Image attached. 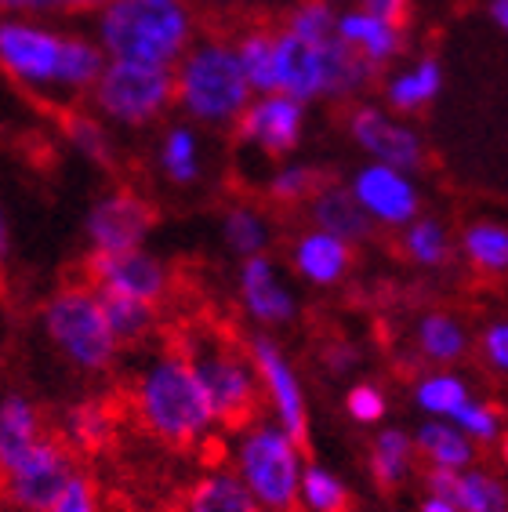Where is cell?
<instances>
[{"label": "cell", "instance_id": "cell-2", "mask_svg": "<svg viewBox=\"0 0 508 512\" xmlns=\"http://www.w3.org/2000/svg\"><path fill=\"white\" fill-rule=\"evenodd\" d=\"M98 44L109 59L175 69L196 44V15L186 0H109L98 11Z\"/></svg>", "mask_w": 508, "mask_h": 512}, {"label": "cell", "instance_id": "cell-39", "mask_svg": "<svg viewBox=\"0 0 508 512\" xmlns=\"http://www.w3.org/2000/svg\"><path fill=\"white\" fill-rule=\"evenodd\" d=\"M298 509L305 512H349V487L342 476H334L323 465H305L302 473V494H298Z\"/></svg>", "mask_w": 508, "mask_h": 512}, {"label": "cell", "instance_id": "cell-11", "mask_svg": "<svg viewBox=\"0 0 508 512\" xmlns=\"http://www.w3.org/2000/svg\"><path fill=\"white\" fill-rule=\"evenodd\" d=\"M345 128L349 138L378 164L400 171H421L425 168V142L414 128H407L403 120L389 117L385 109L371 106V102H356L345 113Z\"/></svg>", "mask_w": 508, "mask_h": 512}, {"label": "cell", "instance_id": "cell-47", "mask_svg": "<svg viewBox=\"0 0 508 512\" xmlns=\"http://www.w3.org/2000/svg\"><path fill=\"white\" fill-rule=\"evenodd\" d=\"M360 8L403 26V22H407V11H411V0H360Z\"/></svg>", "mask_w": 508, "mask_h": 512}, {"label": "cell", "instance_id": "cell-15", "mask_svg": "<svg viewBox=\"0 0 508 512\" xmlns=\"http://www.w3.org/2000/svg\"><path fill=\"white\" fill-rule=\"evenodd\" d=\"M352 197L360 200V207L389 229H407L418 218V186L411 182V175L389 164L371 160L367 168H360L349 182Z\"/></svg>", "mask_w": 508, "mask_h": 512}, {"label": "cell", "instance_id": "cell-50", "mask_svg": "<svg viewBox=\"0 0 508 512\" xmlns=\"http://www.w3.org/2000/svg\"><path fill=\"white\" fill-rule=\"evenodd\" d=\"M421 512H465V509H461V505H454L450 498H440V494H425Z\"/></svg>", "mask_w": 508, "mask_h": 512}, {"label": "cell", "instance_id": "cell-4", "mask_svg": "<svg viewBox=\"0 0 508 512\" xmlns=\"http://www.w3.org/2000/svg\"><path fill=\"white\" fill-rule=\"evenodd\" d=\"M178 349L186 353V360L204 382L207 396L218 411V422L236 429V433H244L247 425L258 422L265 393L258 367H254L251 345L225 335L215 324H200L186 327L178 335Z\"/></svg>", "mask_w": 508, "mask_h": 512}, {"label": "cell", "instance_id": "cell-48", "mask_svg": "<svg viewBox=\"0 0 508 512\" xmlns=\"http://www.w3.org/2000/svg\"><path fill=\"white\" fill-rule=\"evenodd\" d=\"M109 0H37L40 11H69V15H84V11H102Z\"/></svg>", "mask_w": 508, "mask_h": 512}, {"label": "cell", "instance_id": "cell-44", "mask_svg": "<svg viewBox=\"0 0 508 512\" xmlns=\"http://www.w3.org/2000/svg\"><path fill=\"white\" fill-rule=\"evenodd\" d=\"M48 512H98V494H95V483L88 476H73V483L66 487L59 502L51 505Z\"/></svg>", "mask_w": 508, "mask_h": 512}, {"label": "cell", "instance_id": "cell-52", "mask_svg": "<svg viewBox=\"0 0 508 512\" xmlns=\"http://www.w3.org/2000/svg\"><path fill=\"white\" fill-rule=\"evenodd\" d=\"M501 458H505V465H508V433H505V440H501Z\"/></svg>", "mask_w": 508, "mask_h": 512}, {"label": "cell", "instance_id": "cell-5", "mask_svg": "<svg viewBox=\"0 0 508 512\" xmlns=\"http://www.w3.org/2000/svg\"><path fill=\"white\" fill-rule=\"evenodd\" d=\"M298 451L302 447L294 444L280 422H262L258 418L236 436L233 469L265 512H298V494H302L305 473Z\"/></svg>", "mask_w": 508, "mask_h": 512}, {"label": "cell", "instance_id": "cell-23", "mask_svg": "<svg viewBox=\"0 0 508 512\" xmlns=\"http://www.w3.org/2000/svg\"><path fill=\"white\" fill-rule=\"evenodd\" d=\"M44 440L40 411L22 393H8L0 404V469L8 473Z\"/></svg>", "mask_w": 508, "mask_h": 512}, {"label": "cell", "instance_id": "cell-36", "mask_svg": "<svg viewBox=\"0 0 508 512\" xmlns=\"http://www.w3.org/2000/svg\"><path fill=\"white\" fill-rule=\"evenodd\" d=\"M62 131L80 157H88L91 164H102V168L113 164V138L98 117H91L84 109H62Z\"/></svg>", "mask_w": 508, "mask_h": 512}, {"label": "cell", "instance_id": "cell-41", "mask_svg": "<svg viewBox=\"0 0 508 512\" xmlns=\"http://www.w3.org/2000/svg\"><path fill=\"white\" fill-rule=\"evenodd\" d=\"M109 436V414L98 404H80L66 414V440L80 447V451H98Z\"/></svg>", "mask_w": 508, "mask_h": 512}, {"label": "cell", "instance_id": "cell-22", "mask_svg": "<svg viewBox=\"0 0 508 512\" xmlns=\"http://www.w3.org/2000/svg\"><path fill=\"white\" fill-rule=\"evenodd\" d=\"M320 55H323V99H331V102L356 99L360 91H367L374 80L381 77L378 69L363 59L356 48H349L342 37H334L331 44H323Z\"/></svg>", "mask_w": 508, "mask_h": 512}, {"label": "cell", "instance_id": "cell-28", "mask_svg": "<svg viewBox=\"0 0 508 512\" xmlns=\"http://www.w3.org/2000/svg\"><path fill=\"white\" fill-rule=\"evenodd\" d=\"M109 66V55L102 44L88 37H66L62 40V59H59V80H55V88L69 91V95H80V91H88L98 84V77L106 73Z\"/></svg>", "mask_w": 508, "mask_h": 512}, {"label": "cell", "instance_id": "cell-27", "mask_svg": "<svg viewBox=\"0 0 508 512\" xmlns=\"http://www.w3.org/2000/svg\"><path fill=\"white\" fill-rule=\"evenodd\" d=\"M443 88V66L440 59H418L414 66H407L403 73L385 80V99H389L392 109H400V113H414V109L429 106Z\"/></svg>", "mask_w": 508, "mask_h": 512}, {"label": "cell", "instance_id": "cell-34", "mask_svg": "<svg viewBox=\"0 0 508 512\" xmlns=\"http://www.w3.org/2000/svg\"><path fill=\"white\" fill-rule=\"evenodd\" d=\"M469 400H472L469 385L461 382L458 375H450V371H432L429 378H421L414 385V404L429 414V418H447L450 422Z\"/></svg>", "mask_w": 508, "mask_h": 512}, {"label": "cell", "instance_id": "cell-17", "mask_svg": "<svg viewBox=\"0 0 508 512\" xmlns=\"http://www.w3.org/2000/svg\"><path fill=\"white\" fill-rule=\"evenodd\" d=\"M421 480H425V491L429 494L450 498V502L461 505L465 512H508L505 483L494 473H487V469L454 473V469H436V465H429Z\"/></svg>", "mask_w": 508, "mask_h": 512}, {"label": "cell", "instance_id": "cell-33", "mask_svg": "<svg viewBox=\"0 0 508 512\" xmlns=\"http://www.w3.org/2000/svg\"><path fill=\"white\" fill-rule=\"evenodd\" d=\"M160 171L171 186H193L200 178V138L189 124H175L160 138Z\"/></svg>", "mask_w": 508, "mask_h": 512}, {"label": "cell", "instance_id": "cell-29", "mask_svg": "<svg viewBox=\"0 0 508 512\" xmlns=\"http://www.w3.org/2000/svg\"><path fill=\"white\" fill-rule=\"evenodd\" d=\"M414 342H418V353L436 367L458 364L461 356L469 353V335L461 327L458 316L450 313H425L418 320V331H414Z\"/></svg>", "mask_w": 508, "mask_h": 512}, {"label": "cell", "instance_id": "cell-31", "mask_svg": "<svg viewBox=\"0 0 508 512\" xmlns=\"http://www.w3.org/2000/svg\"><path fill=\"white\" fill-rule=\"evenodd\" d=\"M461 251L469 258V266L483 276L508 273V229L498 222H469L461 233Z\"/></svg>", "mask_w": 508, "mask_h": 512}, {"label": "cell", "instance_id": "cell-53", "mask_svg": "<svg viewBox=\"0 0 508 512\" xmlns=\"http://www.w3.org/2000/svg\"><path fill=\"white\" fill-rule=\"evenodd\" d=\"M331 4H334V0H331Z\"/></svg>", "mask_w": 508, "mask_h": 512}, {"label": "cell", "instance_id": "cell-35", "mask_svg": "<svg viewBox=\"0 0 508 512\" xmlns=\"http://www.w3.org/2000/svg\"><path fill=\"white\" fill-rule=\"evenodd\" d=\"M403 255L421 269H443L450 262V237L436 218H414L403 229Z\"/></svg>", "mask_w": 508, "mask_h": 512}, {"label": "cell", "instance_id": "cell-6", "mask_svg": "<svg viewBox=\"0 0 508 512\" xmlns=\"http://www.w3.org/2000/svg\"><path fill=\"white\" fill-rule=\"evenodd\" d=\"M40 320H44V331L55 342V349L73 367L88 371V375H102L113 367L120 342L91 284L59 287L55 295H48V302L40 309Z\"/></svg>", "mask_w": 508, "mask_h": 512}, {"label": "cell", "instance_id": "cell-40", "mask_svg": "<svg viewBox=\"0 0 508 512\" xmlns=\"http://www.w3.org/2000/svg\"><path fill=\"white\" fill-rule=\"evenodd\" d=\"M320 186H323V175L316 168H309V164H284V168L269 178L265 189H269V197L276 204H309Z\"/></svg>", "mask_w": 508, "mask_h": 512}, {"label": "cell", "instance_id": "cell-7", "mask_svg": "<svg viewBox=\"0 0 508 512\" xmlns=\"http://www.w3.org/2000/svg\"><path fill=\"white\" fill-rule=\"evenodd\" d=\"M88 99L98 109V117L127 128H146L164 117L167 106H175V69L109 59Z\"/></svg>", "mask_w": 508, "mask_h": 512}, {"label": "cell", "instance_id": "cell-18", "mask_svg": "<svg viewBox=\"0 0 508 512\" xmlns=\"http://www.w3.org/2000/svg\"><path fill=\"white\" fill-rule=\"evenodd\" d=\"M309 222H313V229L349 240L352 247L367 244L374 237V226H378L360 207V200L352 197V189L338 186V182H323L313 193V200H309Z\"/></svg>", "mask_w": 508, "mask_h": 512}, {"label": "cell", "instance_id": "cell-14", "mask_svg": "<svg viewBox=\"0 0 508 512\" xmlns=\"http://www.w3.org/2000/svg\"><path fill=\"white\" fill-rule=\"evenodd\" d=\"M302 131H305V102L291 99L284 91H273V95H258V99L247 106V113L236 120V142L244 146L262 149L265 157H287L302 146Z\"/></svg>", "mask_w": 508, "mask_h": 512}, {"label": "cell", "instance_id": "cell-10", "mask_svg": "<svg viewBox=\"0 0 508 512\" xmlns=\"http://www.w3.org/2000/svg\"><path fill=\"white\" fill-rule=\"evenodd\" d=\"M247 345H251L254 367H258V378H262V393L269 400V407H273L276 422L284 425L287 436L305 451L309 447V411H305V389L298 382V375H294L291 360L276 345V338L265 335V331L247 335Z\"/></svg>", "mask_w": 508, "mask_h": 512}, {"label": "cell", "instance_id": "cell-1", "mask_svg": "<svg viewBox=\"0 0 508 512\" xmlns=\"http://www.w3.org/2000/svg\"><path fill=\"white\" fill-rule=\"evenodd\" d=\"M131 404L149 433L178 451L200 444L218 422L215 404L178 342L164 345L142 364L131 382Z\"/></svg>", "mask_w": 508, "mask_h": 512}, {"label": "cell", "instance_id": "cell-12", "mask_svg": "<svg viewBox=\"0 0 508 512\" xmlns=\"http://www.w3.org/2000/svg\"><path fill=\"white\" fill-rule=\"evenodd\" d=\"M62 40L66 37L44 30L37 22L4 19V26H0V66L22 88H55Z\"/></svg>", "mask_w": 508, "mask_h": 512}, {"label": "cell", "instance_id": "cell-8", "mask_svg": "<svg viewBox=\"0 0 508 512\" xmlns=\"http://www.w3.org/2000/svg\"><path fill=\"white\" fill-rule=\"evenodd\" d=\"M73 458L59 436H44L15 469L4 473V498L15 512H48L73 483Z\"/></svg>", "mask_w": 508, "mask_h": 512}, {"label": "cell", "instance_id": "cell-51", "mask_svg": "<svg viewBox=\"0 0 508 512\" xmlns=\"http://www.w3.org/2000/svg\"><path fill=\"white\" fill-rule=\"evenodd\" d=\"M490 19L501 33H508V0H490Z\"/></svg>", "mask_w": 508, "mask_h": 512}, {"label": "cell", "instance_id": "cell-49", "mask_svg": "<svg viewBox=\"0 0 508 512\" xmlns=\"http://www.w3.org/2000/svg\"><path fill=\"white\" fill-rule=\"evenodd\" d=\"M0 8L8 11V19H19V15H37V0H0Z\"/></svg>", "mask_w": 508, "mask_h": 512}, {"label": "cell", "instance_id": "cell-30", "mask_svg": "<svg viewBox=\"0 0 508 512\" xmlns=\"http://www.w3.org/2000/svg\"><path fill=\"white\" fill-rule=\"evenodd\" d=\"M240 51V66L258 95H273L280 91V62H276V33L273 30H247L236 37Z\"/></svg>", "mask_w": 508, "mask_h": 512}, {"label": "cell", "instance_id": "cell-46", "mask_svg": "<svg viewBox=\"0 0 508 512\" xmlns=\"http://www.w3.org/2000/svg\"><path fill=\"white\" fill-rule=\"evenodd\" d=\"M323 360H327V367H331L334 375H349V371L360 367V349L349 342H334L323 349Z\"/></svg>", "mask_w": 508, "mask_h": 512}, {"label": "cell", "instance_id": "cell-13", "mask_svg": "<svg viewBox=\"0 0 508 512\" xmlns=\"http://www.w3.org/2000/svg\"><path fill=\"white\" fill-rule=\"evenodd\" d=\"M84 276L95 291H120V295L142 298L149 306H160L171 291V276L160 258H153L149 251H91L84 258Z\"/></svg>", "mask_w": 508, "mask_h": 512}, {"label": "cell", "instance_id": "cell-25", "mask_svg": "<svg viewBox=\"0 0 508 512\" xmlns=\"http://www.w3.org/2000/svg\"><path fill=\"white\" fill-rule=\"evenodd\" d=\"M414 454H418V440H414L407 429H381L374 436L371 454H367V469H371L374 483H378L381 491H396L400 483H407L414 469Z\"/></svg>", "mask_w": 508, "mask_h": 512}, {"label": "cell", "instance_id": "cell-9", "mask_svg": "<svg viewBox=\"0 0 508 512\" xmlns=\"http://www.w3.org/2000/svg\"><path fill=\"white\" fill-rule=\"evenodd\" d=\"M157 226V207L149 204L135 189H109L91 204L84 218V233H88L91 251H138L146 244L149 229Z\"/></svg>", "mask_w": 508, "mask_h": 512}, {"label": "cell", "instance_id": "cell-38", "mask_svg": "<svg viewBox=\"0 0 508 512\" xmlns=\"http://www.w3.org/2000/svg\"><path fill=\"white\" fill-rule=\"evenodd\" d=\"M338 11H334L331 0H298L291 11H287L284 19V30H291L294 37L309 40V44H316V48H323V44H331L334 37H338Z\"/></svg>", "mask_w": 508, "mask_h": 512}, {"label": "cell", "instance_id": "cell-3", "mask_svg": "<svg viewBox=\"0 0 508 512\" xmlns=\"http://www.w3.org/2000/svg\"><path fill=\"white\" fill-rule=\"evenodd\" d=\"M251 80L236 40L200 37L175 66V106L204 128H236L251 106Z\"/></svg>", "mask_w": 508, "mask_h": 512}, {"label": "cell", "instance_id": "cell-21", "mask_svg": "<svg viewBox=\"0 0 508 512\" xmlns=\"http://www.w3.org/2000/svg\"><path fill=\"white\" fill-rule=\"evenodd\" d=\"M276 62H280V91L298 102L323 99V55L316 44L294 37L291 30L276 33Z\"/></svg>", "mask_w": 508, "mask_h": 512}, {"label": "cell", "instance_id": "cell-32", "mask_svg": "<svg viewBox=\"0 0 508 512\" xmlns=\"http://www.w3.org/2000/svg\"><path fill=\"white\" fill-rule=\"evenodd\" d=\"M98 302L106 309V320L120 345L142 342L157 324V306H149L142 298L120 295V291H98Z\"/></svg>", "mask_w": 508, "mask_h": 512}, {"label": "cell", "instance_id": "cell-20", "mask_svg": "<svg viewBox=\"0 0 508 512\" xmlns=\"http://www.w3.org/2000/svg\"><path fill=\"white\" fill-rule=\"evenodd\" d=\"M338 37H342L349 48L360 51L363 59L371 62L378 73L389 66V62L400 59L403 44H407L400 22L381 19V15H371V11H363V8L342 11V19H338Z\"/></svg>", "mask_w": 508, "mask_h": 512}, {"label": "cell", "instance_id": "cell-45", "mask_svg": "<svg viewBox=\"0 0 508 512\" xmlns=\"http://www.w3.org/2000/svg\"><path fill=\"white\" fill-rule=\"evenodd\" d=\"M479 349H483V360H487L494 371L508 375V320L501 324H490L479 338Z\"/></svg>", "mask_w": 508, "mask_h": 512}, {"label": "cell", "instance_id": "cell-16", "mask_svg": "<svg viewBox=\"0 0 508 512\" xmlns=\"http://www.w3.org/2000/svg\"><path fill=\"white\" fill-rule=\"evenodd\" d=\"M240 298L251 313L254 324L262 327H284L294 320V298L284 287L276 266L265 255L244 258L240 266Z\"/></svg>", "mask_w": 508, "mask_h": 512}, {"label": "cell", "instance_id": "cell-24", "mask_svg": "<svg viewBox=\"0 0 508 512\" xmlns=\"http://www.w3.org/2000/svg\"><path fill=\"white\" fill-rule=\"evenodd\" d=\"M182 512H265L236 469H211L186 491Z\"/></svg>", "mask_w": 508, "mask_h": 512}, {"label": "cell", "instance_id": "cell-19", "mask_svg": "<svg viewBox=\"0 0 508 512\" xmlns=\"http://www.w3.org/2000/svg\"><path fill=\"white\" fill-rule=\"evenodd\" d=\"M352 244L334 233L323 229H309L291 244V266L294 273L309 280L313 287H334L338 280H345V273L352 269Z\"/></svg>", "mask_w": 508, "mask_h": 512}, {"label": "cell", "instance_id": "cell-26", "mask_svg": "<svg viewBox=\"0 0 508 512\" xmlns=\"http://www.w3.org/2000/svg\"><path fill=\"white\" fill-rule=\"evenodd\" d=\"M418 454L429 458V465L436 469H454V473H465L476 462V447H472V436H465L454 422L447 418H432L418 429Z\"/></svg>", "mask_w": 508, "mask_h": 512}, {"label": "cell", "instance_id": "cell-37", "mask_svg": "<svg viewBox=\"0 0 508 512\" xmlns=\"http://www.w3.org/2000/svg\"><path fill=\"white\" fill-rule=\"evenodd\" d=\"M222 237L233 255L254 258L262 255L265 244H269V222L262 218V211H254L247 204H233L222 215Z\"/></svg>", "mask_w": 508, "mask_h": 512}, {"label": "cell", "instance_id": "cell-43", "mask_svg": "<svg viewBox=\"0 0 508 512\" xmlns=\"http://www.w3.org/2000/svg\"><path fill=\"white\" fill-rule=\"evenodd\" d=\"M385 407H389L385 404V393L371 382L352 385L349 396H345V411H349L352 422H360V425H378L381 418H385Z\"/></svg>", "mask_w": 508, "mask_h": 512}, {"label": "cell", "instance_id": "cell-42", "mask_svg": "<svg viewBox=\"0 0 508 512\" xmlns=\"http://www.w3.org/2000/svg\"><path fill=\"white\" fill-rule=\"evenodd\" d=\"M450 422L458 425L465 436H472L476 444H494L498 433H501V414L490 404H483V400H469V404L461 407Z\"/></svg>", "mask_w": 508, "mask_h": 512}]
</instances>
